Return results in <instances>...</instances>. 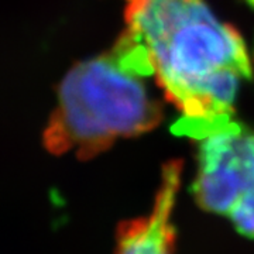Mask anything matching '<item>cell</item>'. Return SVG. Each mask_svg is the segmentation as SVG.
Returning <instances> with one entry per match:
<instances>
[{
  "label": "cell",
  "instance_id": "1",
  "mask_svg": "<svg viewBox=\"0 0 254 254\" xmlns=\"http://www.w3.org/2000/svg\"><path fill=\"white\" fill-rule=\"evenodd\" d=\"M125 20L157 83L182 113L175 133L198 140L232 120L237 89L252 75L236 28L205 0H127Z\"/></svg>",
  "mask_w": 254,
  "mask_h": 254
},
{
  "label": "cell",
  "instance_id": "2",
  "mask_svg": "<svg viewBox=\"0 0 254 254\" xmlns=\"http://www.w3.org/2000/svg\"><path fill=\"white\" fill-rule=\"evenodd\" d=\"M148 75L143 51L125 36L108 53L76 64L60 85L44 130L47 150L89 160L118 138L154 128L163 108L143 79Z\"/></svg>",
  "mask_w": 254,
  "mask_h": 254
},
{
  "label": "cell",
  "instance_id": "4",
  "mask_svg": "<svg viewBox=\"0 0 254 254\" xmlns=\"http://www.w3.org/2000/svg\"><path fill=\"white\" fill-rule=\"evenodd\" d=\"M181 171L182 163L178 160L164 165L150 213L119 225L115 254H174L173 213L181 185Z\"/></svg>",
  "mask_w": 254,
  "mask_h": 254
},
{
  "label": "cell",
  "instance_id": "3",
  "mask_svg": "<svg viewBox=\"0 0 254 254\" xmlns=\"http://www.w3.org/2000/svg\"><path fill=\"white\" fill-rule=\"evenodd\" d=\"M195 141L198 165L192 192L196 203L254 240V130L232 119Z\"/></svg>",
  "mask_w": 254,
  "mask_h": 254
}]
</instances>
